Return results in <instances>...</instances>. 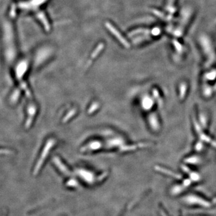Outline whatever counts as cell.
I'll use <instances>...</instances> for the list:
<instances>
[{
    "label": "cell",
    "instance_id": "obj_15",
    "mask_svg": "<svg viewBox=\"0 0 216 216\" xmlns=\"http://www.w3.org/2000/svg\"><path fill=\"white\" fill-rule=\"evenodd\" d=\"M161 213H162V216H166V215L165 214V213L163 211H162V212H161Z\"/></svg>",
    "mask_w": 216,
    "mask_h": 216
},
{
    "label": "cell",
    "instance_id": "obj_1",
    "mask_svg": "<svg viewBox=\"0 0 216 216\" xmlns=\"http://www.w3.org/2000/svg\"><path fill=\"white\" fill-rule=\"evenodd\" d=\"M194 129L196 130L199 138L202 142L208 143L216 148V141L214 140L207 135H206L203 131V129L199 123L196 121V119H193Z\"/></svg>",
    "mask_w": 216,
    "mask_h": 216
},
{
    "label": "cell",
    "instance_id": "obj_8",
    "mask_svg": "<svg viewBox=\"0 0 216 216\" xmlns=\"http://www.w3.org/2000/svg\"><path fill=\"white\" fill-rule=\"evenodd\" d=\"M214 91L212 86L206 85L203 88V94L206 97H211L213 94Z\"/></svg>",
    "mask_w": 216,
    "mask_h": 216
},
{
    "label": "cell",
    "instance_id": "obj_14",
    "mask_svg": "<svg viewBox=\"0 0 216 216\" xmlns=\"http://www.w3.org/2000/svg\"><path fill=\"white\" fill-rule=\"evenodd\" d=\"M212 87H213V91H214V92H215L216 91V83L213 85V86H212Z\"/></svg>",
    "mask_w": 216,
    "mask_h": 216
},
{
    "label": "cell",
    "instance_id": "obj_7",
    "mask_svg": "<svg viewBox=\"0 0 216 216\" xmlns=\"http://www.w3.org/2000/svg\"><path fill=\"white\" fill-rule=\"evenodd\" d=\"M201 158L198 156H192L188 158H186L184 160V162L189 164H197L201 162Z\"/></svg>",
    "mask_w": 216,
    "mask_h": 216
},
{
    "label": "cell",
    "instance_id": "obj_9",
    "mask_svg": "<svg viewBox=\"0 0 216 216\" xmlns=\"http://www.w3.org/2000/svg\"><path fill=\"white\" fill-rule=\"evenodd\" d=\"M187 85L185 83H181L180 86V97L181 100L184 98L185 97V94L187 93Z\"/></svg>",
    "mask_w": 216,
    "mask_h": 216
},
{
    "label": "cell",
    "instance_id": "obj_5",
    "mask_svg": "<svg viewBox=\"0 0 216 216\" xmlns=\"http://www.w3.org/2000/svg\"><path fill=\"white\" fill-rule=\"evenodd\" d=\"M54 162L55 163V164L59 168V169L61 170V172L64 173L67 175H71L72 173L69 171V169L65 166L60 161V160L57 158H55L54 159Z\"/></svg>",
    "mask_w": 216,
    "mask_h": 216
},
{
    "label": "cell",
    "instance_id": "obj_11",
    "mask_svg": "<svg viewBox=\"0 0 216 216\" xmlns=\"http://www.w3.org/2000/svg\"><path fill=\"white\" fill-rule=\"evenodd\" d=\"M199 120L201 121V124H199L202 127L206 128L207 126V118L206 115L203 114H201L199 115Z\"/></svg>",
    "mask_w": 216,
    "mask_h": 216
},
{
    "label": "cell",
    "instance_id": "obj_13",
    "mask_svg": "<svg viewBox=\"0 0 216 216\" xmlns=\"http://www.w3.org/2000/svg\"><path fill=\"white\" fill-rule=\"evenodd\" d=\"M67 185H68L69 186H70V187H73V186H76V185H77V182L75 181L72 180V181H70L68 182Z\"/></svg>",
    "mask_w": 216,
    "mask_h": 216
},
{
    "label": "cell",
    "instance_id": "obj_4",
    "mask_svg": "<svg viewBox=\"0 0 216 216\" xmlns=\"http://www.w3.org/2000/svg\"><path fill=\"white\" fill-rule=\"evenodd\" d=\"M80 176L88 183H93L94 182V177L91 173L81 171L79 172Z\"/></svg>",
    "mask_w": 216,
    "mask_h": 216
},
{
    "label": "cell",
    "instance_id": "obj_12",
    "mask_svg": "<svg viewBox=\"0 0 216 216\" xmlns=\"http://www.w3.org/2000/svg\"><path fill=\"white\" fill-rule=\"evenodd\" d=\"M201 140L196 143L195 145V150L196 151H201L203 150L204 148V144Z\"/></svg>",
    "mask_w": 216,
    "mask_h": 216
},
{
    "label": "cell",
    "instance_id": "obj_10",
    "mask_svg": "<svg viewBox=\"0 0 216 216\" xmlns=\"http://www.w3.org/2000/svg\"><path fill=\"white\" fill-rule=\"evenodd\" d=\"M216 78V70H213L205 75L206 81H213Z\"/></svg>",
    "mask_w": 216,
    "mask_h": 216
},
{
    "label": "cell",
    "instance_id": "obj_6",
    "mask_svg": "<svg viewBox=\"0 0 216 216\" xmlns=\"http://www.w3.org/2000/svg\"><path fill=\"white\" fill-rule=\"evenodd\" d=\"M182 169L184 171H185V172L187 173L189 175V176H190V178H191V180H192V181H197L199 180V179H200V176H199V175L197 174V173L191 172V171L188 169V168H187V167L185 166H182Z\"/></svg>",
    "mask_w": 216,
    "mask_h": 216
},
{
    "label": "cell",
    "instance_id": "obj_2",
    "mask_svg": "<svg viewBox=\"0 0 216 216\" xmlns=\"http://www.w3.org/2000/svg\"><path fill=\"white\" fill-rule=\"evenodd\" d=\"M54 145V142H52V140H50L49 141V142L47 143V145H46V147H45V149L44 150V154H42L41 157H40V159L39 160V161L38 162L35 168V170H34V174L35 175L37 172L39 171V169H40V167L42 164V163H43V161L45 159V157L47 156V153L49 152V151L50 150V148L52 147V145Z\"/></svg>",
    "mask_w": 216,
    "mask_h": 216
},
{
    "label": "cell",
    "instance_id": "obj_3",
    "mask_svg": "<svg viewBox=\"0 0 216 216\" xmlns=\"http://www.w3.org/2000/svg\"><path fill=\"white\" fill-rule=\"evenodd\" d=\"M156 169L158 171H160L161 172L163 173L166 175H168L169 176H171V177H172L174 178H176V179H178V180H181V176L180 175H178V174H177L175 172H173L172 171H169L165 168H161L160 166H156Z\"/></svg>",
    "mask_w": 216,
    "mask_h": 216
}]
</instances>
